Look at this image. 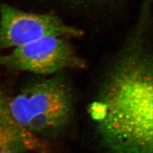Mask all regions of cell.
Returning <instances> with one entry per match:
<instances>
[{
    "mask_svg": "<svg viewBox=\"0 0 153 153\" xmlns=\"http://www.w3.org/2000/svg\"><path fill=\"white\" fill-rule=\"evenodd\" d=\"M89 112L115 153H153V56L133 51L119 60Z\"/></svg>",
    "mask_w": 153,
    "mask_h": 153,
    "instance_id": "1",
    "label": "cell"
},
{
    "mask_svg": "<svg viewBox=\"0 0 153 153\" xmlns=\"http://www.w3.org/2000/svg\"><path fill=\"white\" fill-rule=\"evenodd\" d=\"M5 103L13 123L32 135L57 130L71 112V94L61 76L29 85Z\"/></svg>",
    "mask_w": 153,
    "mask_h": 153,
    "instance_id": "2",
    "label": "cell"
},
{
    "mask_svg": "<svg viewBox=\"0 0 153 153\" xmlns=\"http://www.w3.org/2000/svg\"><path fill=\"white\" fill-rule=\"evenodd\" d=\"M68 39L46 36L16 47L10 53L0 55V66L40 75L85 68V61L76 54Z\"/></svg>",
    "mask_w": 153,
    "mask_h": 153,
    "instance_id": "3",
    "label": "cell"
},
{
    "mask_svg": "<svg viewBox=\"0 0 153 153\" xmlns=\"http://www.w3.org/2000/svg\"><path fill=\"white\" fill-rule=\"evenodd\" d=\"M79 29L51 13L24 12L7 4L0 7V49L18 47L46 36L77 38Z\"/></svg>",
    "mask_w": 153,
    "mask_h": 153,
    "instance_id": "4",
    "label": "cell"
},
{
    "mask_svg": "<svg viewBox=\"0 0 153 153\" xmlns=\"http://www.w3.org/2000/svg\"><path fill=\"white\" fill-rule=\"evenodd\" d=\"M35 143L32 134L13 123H0V153H22L26 148H30Z\"/></svg>",
    "mask_w": 153,
    "mask_h": 153,
    "instance_id": "5",
    "label": "cell"
},
{
    "mask_svg": "<svg viewBox=\"0 0 153 153\" xmlns=\"http://www.w3.org/2000/svg\"><path fill=\"white\" fill-rule=\"evenodd\" d=\"M13 123L7 111L5 98L0 97V123Z\"/></svg>",
    "mask_w": 153,
    "mask_h": 153,
    "instance_id": "6",
    "label": "cell"
}]
</instances>
